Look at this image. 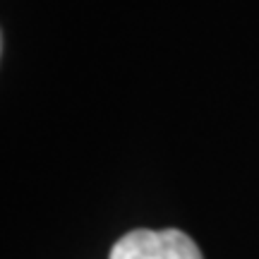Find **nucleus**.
I'll return each mask as SVG.
<instances>
[{
    "label": "nucleus",
    "instance_id": "nucleus-1",
    "mask_svg": "<svg viewBox=\"0 0 259 259\" xmlns=\"http://www.w3.org/2000/svg\"><path fill=\"white\" fill-rule=\"evenodd\" d=\"M111 259H204L197 242L183 231H132L115 242Z\"/></svg>",
    "mask_w": 259,
    "mask_h": 259
}]
</instances>
